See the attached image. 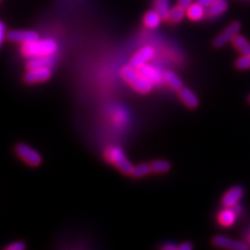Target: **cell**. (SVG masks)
I'll return each instance as SVG.
<instances>
[{"instance_id":"1","label":"cell","mask_w":250,"mask_h":250,"mask_svg":"<svg viewBox=\"0 0 250 250\" xmlns=\"http://www.w3.org/2000/svg\"><path fill=\"white\" fill-rule=\"evenodd\" d=\"M59 45L53 39H41L22 44L21 54L25 59H31L43 56H54L58 52Z\"/></svg>"},{"instance_id":"2","label":"cell","mask_w":250,"mask_h":250,"mask_svg":"<svg viewBox=\"0 0 250 250\" xmlns=\"http://www.w3.org/2000/svg\"><path fill=\"white\" fill-rule=\"evenodd\" d=\"M121 77L122 80L127 83L132 89H135L137 92L141 94L149 93L152 88L153 83L145 78L142 74L139 72V70L131 65L125 66L121 70Z\"/></svg>"},{"instance_id":"3","label":"cell","mask_w":250,"mask_h":250,"mask_svg":"<svg viewBox=\"0 0 250 250\" xmlns=\"http://www.w3.org/2000/svg\"><path fill=\"white\" fill-rule=\"evenodd\" d=\"M104 159L113 164V165L119 169L122 173L130 175L131 170L134 166L131 165V163L127 159V156L125 155L123 150L118 146H111L105 149L104 151Z\"/></svg>"},{"instance_id":"4","label":"cell","mask_w":250,"mask_h":250,"mask_svg":"<svg viewBox=\"0 0 250 250\" xmlns=\"http://www.w3.org/2000/svg\"><path fill=\"white\" fill-rule=\"evenodd\" d=\"M16 153L18 154L23 162H25L27 165L31 167H37L42 162L40 153L24 143H19L16 146Z\"/></svg>"},{"instance_id":"5","label":"cell","mask_w":250,"mask_h":250,"mask_svg":"<svg viewBox=\"0 0 250 250\" xmlns=\"http://www.w3.org/2000/svg\"><path fill=\"white\" fill-rule=\"evenodd\" d=\"M241 29V23L240 22H232L226 27L222 33L217 36L214 40V46L217 48H220V47L225 46L229 42H231L232 39L239 35Z\"/></svg>"},{"instance_id":"6","label":"cell","mask_w":250,"mask_h":250,"mask_svg":"<svg viewBox=\"0 0 250 250\" xmlns=\"http://www.w3.org/2000/svg\"><path fill=\"white\" fill-rule=\"evenodd\" d=\"M39 35L34 30H24V29H14L7 33V40L13 43L26 44L38 40Z\"/></svg>"},{"instance_id":"7","label":"cell","mask_w":250,"mask_h":250,"mask_svg":"<svg viewBox=\"0 0 250 250\" xmlns=\"http://www.w3.org/2000/svg\"><path fill=\"white\" fill-rule=\"evenodd\" d=\"M51 77V68H40V69H33L27 70L23 80L26 83L33 84L38 83L47 82Z\"/></svg>"},{"instance_id":"8","label":"cell","mask_w":250,"mask_h":250,"mask_svg":"<svg viewBox=\"0 0 250 250\" xmlns=\"http://www.w3.org/2000/svg\"><path fill=\"white\" fill-rule=\"evenodd\" d=\"M155 56V49L152 46H144L141 48L137 53L134 54V57L130 60V65L135 68H139L147 64L148 62L152 60Z\"/></svg>"},{"instance_id":"9","label":"cell","mask_w":250,"mask_h":250,"mask_svg":"<svg viewBox=\"0 0 250 250\" xmlns=\"http://www.w3.org/2000/svg\"><path fill=\"white\" fill-rule=\"evenodd\" d=\"M213 244L217 247L232 250H246L249 248V246L246 243H244V242L232 240L224 236H216L213 239Z\"/></svg>"},{"instance_id":"10","label":"cell","mask_w":250,"mask_h":250,"mask_svg":"<svg viewBox=\"0 0 250 250\" xmlns=\"http://www.w3.org/2000/svg\"><path fill=\"white\" fill-rule=\"evenodd\" d=\"M244 195V191L241 187H232L226 192L222 197V205L224 208H233L239 205L240 200Z\"/></svg>"},{"instance_id":"11","label":"cell","mask_w":250,"mask_h":250,"mask_svg":"<svg viewBox=\"0 0 250 250\" xmlns=\"http://www.w3.org/2000/svg\"><path fill=\"white\" fill-rule=\"evenodd\" d=\"M238 205L233 208H225L218 215V222L224 228H229V226L236 223L237 217L239 215Z\"/></svg>"},{"instance_id":"12","label":"cell","mask_w":250,"mask_h":250,"mask_svg":"<svg viewBox=\"0 0 250 250\" xmlns=\"http://www.w3.org/2000/svg\"><path fill=\"white\" fill-rule=\"evenodd\" d=\"M139 70V72L142 74L145 78H147L148 81L153 83V85L155 84H161L164 82V74H162L158 69H155L152 66L149 65H143L139 68H137Z\"/></svg>"},{"instance_id":"13","label":"cell","mask_w":250,"mask_h":250,"mask_svg":"<svg viewBox=\"0 0 250 250\" xmlns=\"http://www.w3.org/2000/svg\"><path fill=\"white\" fill-rule=\"evenodd\" d=\"M54 62H56V58L54 56H43V57H36L28 59L26 62V69H40V68H51Z\"/></svg>"},{"instance_id":"14","label":"cell","mask_w":250,"mask_h":250,"mask_svg":"<svg viewBox=\"0 0 250 250\" xmlns=\"http://www.w3.org/2000/svg\"><path fill=\"white\" fill-rule=\"evenodd\" d=\"M229 4L226 0H218V1L212 3L206 7V17L208 19H215L220 17L226 11H228Z\"/></svg>"},{"instance_id":"15","label":"cell","mask_w":250,"mask_h":250,"mask_svg":"<svg viewBox=\"0 0 250 250\" xmlns=\"http://www.w3.org/2000/svg\"><path fill=\"white\" fill-rule=\"evenodd\" d=\"M186 15L192 21H199L206 17V7L202 6L198 2H193L186 10Z\"/></svg>"},{"instance_id":"16","label":"cell","mask_w":250,"mask_h":250,"mask_svg":"<svg viewBox=\"0 0 250 250\" xmlns=\"http://www.w3.org/2000/svg\"><path fill=\"white\" fill-rule=\"evenodd\" d=\"M162 20H164L162 18V16L155 10H152V11H148L144 15L143 23L147 28L154 29V28H158L160 26Z\"/></svg>"},{"instance_id":"17","label":"cell","mask_w":250,"mask_h":250,"mask_svg":"<svg viewBox=\"0 0 250 250\" xmlns=\"http://www.w3.org/2000/svg\"><path fill=\"white\" fill-rule=\"evenodd\" d=\"M179 92V98L183 103L190 108H195L198 105V98L195 95L194 92H192L190 89L183 88L178 91Z\"/></svg>"},{"instance_id":"18","label":"cell","mask_w":250,"mask_h":250,"mask_svg":"<svg viewBox=\"0 0 250 250\" xmlns=\"http://www.w3.org/2000/svg\"><path fill=\"white\" fill-rule=\"evenodd\" d=\"M164 82H165L171 89L179 91L183 89V82L174 72L167 71L164 73Z\"/></svg>"},{"instance_id":"19","label":"cell","mask_w":250,"mask_h":250,"mask_svg":"<svg viewBox=\"0 0 250 250\" xmlns=\"http://www.w3.org/2000/svg\"><path fill=\"white\" fill-rule=\"evenodd\" d=\"M231 43L234 46V48L240 51L242 54H250V43L243 36L237 35L232 39Z\"/></svg>"},{"instance_id":"20","label":"cell","mask_w":250,"mask_h":250,"mask_svg":"<svg viewBox=\"0 0 250 250\" xmlns=\"http://www.w3.org/2000/svg\"><path fill=\"white\" fill-rule=\"evenodd\" d=\"M186 10L183 9V7L176 5L173 9L170 10V13L168 15L167 20L172 23V24H177V23L182 22L184 18L186 17Z\"/></svg>"},{"instance_id":"21","label":"cell","mask_w":250,"mask_h":250,"mask_svg":"<svg viewBox=\"0 0 250 250\" xmlns=\"http://www.w3.org/2000/svg\"><path fill=\"white\" fill-rule=\"evenodd\" d=\"M152 172L151 169V164H147V163H143V164H139L137 166H134L131 170L130 175L140 178V177H144L148 174H150Z\"/></svg>"},{"instance_id":"22","label":"cell","mask_w":250,"mask_h":250,"mask_svg":"<svg viewBox=\"0 0 250 250\" xmlns=\"http://www.w3.org/2000/svg\"><path fill=\"white\" fill-rule=\"evenodd\" d=\"M154 10L158 12L164 20H167L170 13V5L168 0H154Z\"/></svg>"},{"instance_id":"23","label":"cell","mask_w":250,"mask_h":250,"mask_svg":"<svg viewBox=\"0 0 250 250\" xmlns=\"http://www.w3.org/2000/svg\"><path fill=\"white\" fill-rule=\"evenodd\" d=\"M151 169L154 173H165V172H168L171 169V165L167 161L159 160L151 163Z\"/></svg>"},{"instance_id":"24","label":"cell","mask_w":250,"mask_h":250,"mask_svg":"<svg viewBox=\"0 0 250 250\" xmlns=\"http://www.w3.org/2000/svg\"><path fill=\"white\" fill-rule=\"evenodd\" d=\"M126 114L123 111V109H117L115 112V115L113 117V120L115 123H118V124H123L126 120Z\"/></svg>"},{"instance_id":"25","label":"cell","mask_w":250,"mask_h":250,"mask_svg":"<svg viewBox=\"0 0 250 250\" xmlns=\"http://www.w3.org/2000/svg\"><path fill=\"white\" fill-rule=\"evenodd\" d=\"M7 39V31H6V25L3 21L0 20V47L2 46L3 42Z\"/></svg>"},{"instance_id":"26","label":"cell","mask_w":250,"mask_h":250,"mask_svg":"<svg viewBox=\"0 0 250 250\" xmlns=\"http://www.w3.org/2000/svg\"><path fill=\"white\" fill-rule=\"evenodd\" d=\"M26 247L25 243H23V242L21 241H18V242H14V243L7 245L5 247L6 250H23Z\"/></svg>"},{"instance_id":"27","label":"cell","mask_w":250,"mask_h":250,"mask_svg":"<svg viewBox=\"0 0 250 250\" xmlns=\"http://www.w3.org/2000/svg\"><path fill=\"white\" fill-rule=\"evenodd\" d=\"M193 2H194V0H177V5L187 10L188 7H189Z\"/></svg>"},{"instance_id":"28","label":"cell","mask_w":250,"mask_h":250,"mask_svg":"<svg viewBox=\"0 0 250 250\" xmlns=\"http://www.w3.org/2000/svg\"><path fill=\"white\" fill-rule=\"evenodd\" d=\"M216 1H218V0H196V2H198L199 4H201L202 6H205V7H208V5H210Z\"/></svg>"},{"instance_id":"29","label":"cell","mask_w":250,"mask_h":250,"mask_svg":"<svg viewBox=\"0 0 250 250\" xmlns=\"http://www.w3.org/2000/svg\"><path fill=\"white\" fill-rule=\"evenodd\" d=\"M193 248V245L189 242H185V243H182L178 246V250H191Z\"/></svg>"},{"instance_id":"30","label":"cell","mask_w":250,"mask_h":250,"mask_svg":"<svg viewBox=\"0 0 250 250\" xmlns=\"http://www.w3.org/2000/svg\"><path fill=\"white\" fill-rule=\"evenodd\" d=\"M164 250H175V249H178V246H176L175 244L173 243H167L165 245H163L162 247Z\"/></svg>"},{"instance_id":"31","label":"cell","mask_w":250,"mask_h":250,"mask_svg":"<svg viewBox=\"0 0 250 250\" xmlns=\"http://www.w3.org/2000/svg\"><path fill=\"white\" fill-rule=\"evenodd\" d=\"M248 100H249V103H250V95H249V97H248Z\"/></svg>"},{"instance_id":"32","label":"cell","mask_w":250,"mask_h":250,"mask_svg":"<svg viewBox=\"0 0 250 250\" xmlns=\"http://www.w3.org/2000/svg\"><path fill=\"white\" fill-rule=\"evenodd\" d=\"M2 2V0H0V3H1Z\"/></svg>"}]
</instances>
